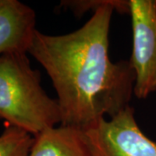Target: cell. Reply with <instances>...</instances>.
<instances>
[{"mask_svg":"<svg viewBox=\"0 0 156 156\" xmlns=\"http://www.w3.org/2000/svg\"><path fill=\"white\" fill-rule=\"evenodd\" d=\"M114 11L129 14V1L106 0L83 25L64 35L34 33L28 54L50 76L62 126L84 131L129 106L135 75L129 61L108 56Z\"/></svg>","mask_w":156,"mask_h":156,"instance_id":"obj_1","label":"cell"},{"mask_svg":"<svg viewBox=\"0 0 156 156\" xmlns=\"http://www.w3.org/2000/svg\"><path fill=\"white\" fill-rule=\"evenodd\" d=\"M34 139L27 131L8 125L0 134V156H29Z\"/></svg>","mask_w":156,"mask_h":156,"instance_id":"obj_7","label":"cell"},{"mask_svg":"<svg viewBox=\"0 0 156 156\" xmlns=\"http://www.w3.org/2000/svg\"><path fill=\"white\" fill-rule=\"evenodd\" d=\"M133 46L130 65L134 95L146 99L156 90V0H129Z\"/></svg>","mask_w":156,"mask_h":156,"instance_id":"obj_4","label":"cell"},{"mask_svg":"<svg viewBox=\"0 0 156 156\" xmlns=\"http://www.w3.org/2000/svg\"><path fill=\"white\" fill-rule=\"evenodd\" d=\"M36 13L17 0H0V56L28 52L36 29Z\"/></svg>","mask_w":156,"mask_h":156,"instance_id":"obj_5","label":"cell"},{"mask_svg":"<svg viewBox=\"0 0 156 156\" xmlns=\"http://www.w3.org/2000/svg\"><path fill=\"white\" fill-rule=\"evenodd\" d=\"M83 133L89 156H156V142L141 131L130 105Z\"/></svg>","mask_w":156,"mask_h":156,"instance_id":"obj_3","label":"cell"},{"mask_svg":"<svg viewBox=\"0 0 156 156\" xmlns=\"http://www.w3.org/2000/svg\"><path fill=\"white\" fill-rule=\"evenodd\" d=\"M26 52L0 56V119L37 135L61 124L60 107L41 85Z\"/></svg>","mask_w":156,"mask_h":156,"instance_id":"obj_2","label":"cell"},{"mask_svg":"<svg viewBox=\"0 0 156 156\" xmlns=\"http://www.w3.org/2000/svg\"><path fill=\"white\" fill-rule=\"evenodd\" d=\"M105 3L106 0H71L62 1L61 5L69 9L76 17H81L88 11H93L94 13Z\"/></svg>","mask_w":156,"mask_h":156,"instance_id":"obj_8","label":"cell"},{"mask_svg":"<svg viewBox=\"0 0 156 156\" xmlns=\"http://www.w3.org/2000/svg\"><path fill=\"white\" fill-rule=\"evenodd\" d=\"M29 156H89V152L83 131L60 125L35 135Z\"/></svg>","mask_w":156,"mask_h":156,"instance_id":"obj_6","label":"cell"}]
</instances>
